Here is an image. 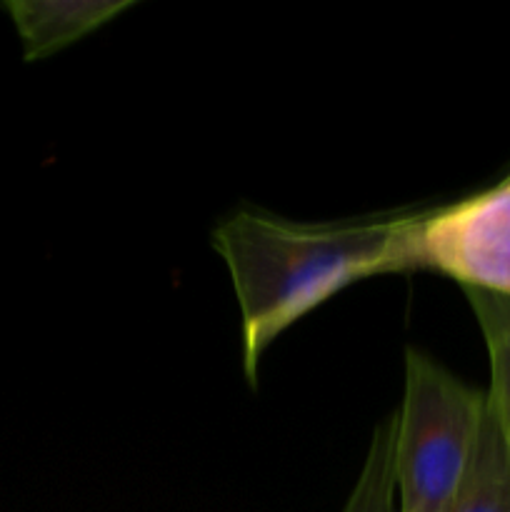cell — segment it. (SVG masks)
<instances>
[{
	"instance_id": "obj_1",
	"label": "cell",
	"mask_w": 510,
	"mask_h": 512,
	"mask_svg": "<svg viewBox=\"0 0 510 512\" xmlns=\"http://www.w3.org/2000/svg\"><path fill=\"white\" fill-rule=\"evenodd\" d=\"M420 218L423 213L305 228L258 213H238L220 223L213 248L228 265L240 305L248 378H255L260 355L285 328L345 285L420 268Z\"/></svg>"
},
{
	"instance_id": "obj_2",
	"label": "cell",
	"mask_w": 510,
	"mask_h": 512,
	"mask_svg": "<svg viewBox=\"0 0 510 512\" xmlns=\"http://www.w3.org/2000/svg\"><path fill=\"white\" fill-rule=\"evenodd\" d=\"M483 410L485 393L408 348L403 403L393 415L400 512L445 510L468 468Z\"/></svg>"
},
{
	"instance_id": "obj_3",
	"label": "cell",
	"mask_w": 510,
	"mask_h": 512,
	"mask_svg": "<svg viewBox=\"0 0 510 512\" xmlns=\"http://www.w3.org/2000/svg\"><path fill=\"white\" fill-rule=\"evenodd\" d=\"M418 263L463 288L510 298V175L483 193L423 213Z\"/></svg>"
},
{
	"instance_id": "obj_4",
	"label": "cell",
	"mask_w": 510,
	"mask_h": 512,
	"mask_svg": "<svg viewBox=\"0 0 510 512\" xmlns=\"http://www.w3.org/2000/svg\"><path fill=\"white\" fill-rule=\"evenodd\" d=\"M133 0H8L25 60H43L128 10Z\"/></svg>"
},
{
	"instance_id": "obj_5",
	"label": "cell",
	"mask_w": 510,
	"mask_h": 512,
	"mask_svg": "<svg viewBox=\"0 0 510 512\" xmlns=\"http://www.w3.org/2000/svg\"><path fill=\"white\" fill-rule=\"evenodd\" d=\"M443 512H510V455L488 395L468 468Z\"/></svg>"
},
{
	"instance_id": "obj_6",
	"label": "cell",
	"mask_w": 510,
	"mask_h": 512,
	"mask_svg": "<svg viewBox=\"0 0 510 512\" xmlns=\"http://www.w3.org/2000/svg\"><path fill=\"white\" fill-rule=\"evenodd\" d=\"M463 290L488 348L490 390L485 395L510 455V298L475 288Z\"/></svg>"
}]
</instances>
